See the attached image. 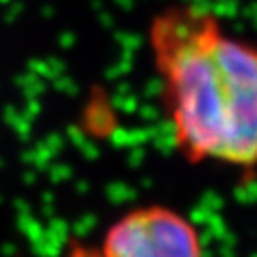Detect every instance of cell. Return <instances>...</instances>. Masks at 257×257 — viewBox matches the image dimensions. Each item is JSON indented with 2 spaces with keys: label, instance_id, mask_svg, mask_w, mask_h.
<instances>
[{
  "label": "cell",
  "instance_id": "cell-1",
  "mask_svg": "<svg viewBox=\"0 0 257 257\" xmlns=\"http://www.w3.org/2000/svg\"><path fill=\"white\" fill-rule=\"evenodd\" d=\"M147 37L179 155L193 164L257 168V44L193 4L160 10Z\"/></svg>",
  "mask_w": 257,
  "mask_h": 257
},
{
  "label": "cell",
  "instance_id": "cell-3",
  "mask_svg": "<svg viewBox=\"0 0 257 257\" xmlns=\"http://www.w3.org/2000/svg\"><path fill=\"white\" fill-rule=\"evenodd\" d=\"M67 257H101V253L88 246H82V244H74Z\"/></svg>",
  "mask_w": 257,
  "mask_h": 257
},
{
  "label": "cell",
  "instance_id": "cell-2",
  "mask_svg": "<svg viewBox=\"0 0 257 257\" xmlns=\"http://www.w3.org/2000/svg\"><path fill=\"white\" fill-rule=\"evenodd\" d=\"M101 257H202L193 223L164 206L122 215L105 234Z\"/></svg>",
  "mask_w": 257,
  "mask_h": 257
}]
</instances>
